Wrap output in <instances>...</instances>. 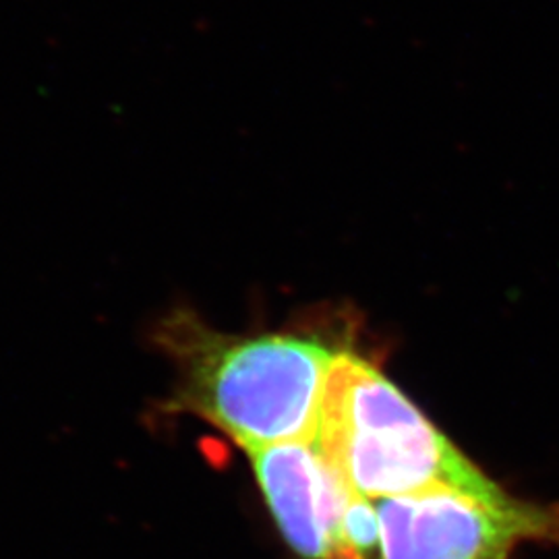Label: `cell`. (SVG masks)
<instances>
[{
    "instance_id": "cell-4",
    "label": "cell",
    "mask_w": 559,
    "mask_h": 559,
    "mask_svg": "<svg viewBox=\"0 0 559 559\" xmlns=\"http://www.w3.org/2000/svg\"><path fill=\"white\" fill-rule=\"evenodd\" d=\"M373 503L383 559H512L528 540L559 547V503H489L452 489Z\"/></svg>"
},
{
    "instance_id": "cell-3",
    "label": "cell",
    "mask_w": 559,
    "mask_h": 559,
    "mask_svg": "<svg viewBox=\"0 0 559 559\" xmlns=\"http://www.w3.org/2000/svg\"><path fill=\"white\" fill-rule=\"evenodd\" d=\"M247 454L280 533L300 559H383L376 503L344 483L316 440Z\"/></svg>"
},
{
    "instance_id": "cell-1",
    "label": "cell",
    "mask_w": 559,
    "mask_h": 559,
    "mask_svg": "<svg viewBox=\"0 0 559 559\" xmlns=\"http://www.w3.org/2000/svg\"><path fill=\"white\" fill-rule=\"evenodd\" d=\"M355 311L323 307L299 321L249 334L222 332L198 311L175 309L154 340L175 367L173 413L221 429L245 452L316 440L328 376L359 344Z\"/></svg>"
},
{
    "instance_id": "cell-2",
    "label": "cell",
    "mask_w": 559,
    "mask_h": 559,
    "mask_svg": "<svg viewBox=\"0 0 559 559\" xmlns=\"http://www.w3.org/2000/svg\"><path fill=\"white\" fill-rule=\"evenodd\" d=\"M316 443L346 485L371 501L452 489L489 503L516 500L466 459L380 365L350 346L321 396Z\"/></svg>"
}]
</instances>
